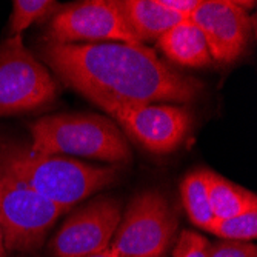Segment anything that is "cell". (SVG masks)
I'll list each match as a JSON object with an SVG mask.
<instances>
[{
    "label": "cell",
    "mask_w": 257,
    "mask_h": 257,
    "mask_svg": "<svg viewBox=\"0 0 257 257\" xmlns=\"http://www.w3.org/2000/svg\"><path fill=\"white\" fill-rule=\"evenodd\" d=\"M42 59L69 86L92 103H188L202 82L163 63L145 45L57 43L45 40Z\"/></svg>",
    "instance_id": "obj_1"
},
{
    "label": "cell",
    "mask_w": 257,
    "mask_h": 257,
    "mask_svg": "<svg viewBox=\"0 0 257 257\" xmlns=\"http://www.w3.org/2000/svg\"><path fill=\"white\" fill-rule=\"evenodd\" d=\"M0 167L65 213L117 177L114 167H96L68 157L39 154L30 147L14 144L0 145Z\"/></svg>",
    "instance_id": "obj_2"
},
{
    "label": "cell",
    "mask_w": 257,
    "mask_h": 257,
    "mask_svg": "<svg viewBox=\"0 0 257 257\" xmlns=\"http://www.w3.org/2000/svg\"><path fill=\"white\" fill-rule=\"evenodd\" d=\"M30 150L39 154H74L125 162L131 150L117 125L97 114L46 115L31 125Z\"/></svg>",
    "instance_id": "obj_3"
},
{
    "label": "cell",
    "mask_w": 257,
    "mask_h": 257,
    "mask_svg": "<svg viewBox=\"0 0 257 257\" xmlns=\"http://www.w3.org/2000/svg\"><path fill=\"white\" fill-rule=\"evenodd\" d=\"M65 211L0 167V226L7 251L39 248Z\"/></svg>",
    "instance_id": "obj_4"
},
{
    "label": "cell",
    "mask_w": 257,
    "mask_h": 257,
    "mask_svg": "<svg viewBox=\"0 0 257 257\" xmlns=\"http://www.w3.org/2000/svg\"><path fill=\"white\" fill-rule=\"evenodd\" d=\"M177 217L159 191L134 197L115 229L109 248L119 257H159L173 243Z\"/></svg>",
    "instance_id": "obj_5"
},
{
    "label": "cell",
    "mask_w": 257,
    "mask_h": 257,
    "mask_svg": "<svg viewBox=\"0 0 257 257\" xmlns=\"http://www.w3.org/2000/svg\"><path fill=\"white\" fill-rule=\"evenodd\" d=\"M56 96L54 79L25 48L20 36L0 43V117L37 109Z\"/></svg>",
    "instance_id": "obj_6"
},
{
    "label": "cell",
    "mask_w": 257,
    "mask_h": 257,
    "mask_svg": "<svg viewBox=\"0 0 257 257\" xmlns=\"http://www.w3.org/2000/svg\"><path fill=\"white\" fill-rule=\"evenodd\" d=\"M139 145L156 154L174 151L191 128V114L168 103H97Z\"/></svg>",
    "instance_id": "obj_7"
},
{
    "label": "cell",
    "mask_w": 257,
    "mask_h": 257,
    "mask_svg": "<svg viewBox=\"0 0 257 257\" xmlns=\"http://www.w3.org/2000/svg\"><path fill=\"white\" fill-rule=\"evenodd\" d=\"M48 42L142 45L128 28L117 2L86 0L60 10L51 20Z\"/></svg>",
    "instance_id": "obj_8"
},
{
    "label": "cell",
    "mask_w": 257,
    "mask_h": 257,
    "mask_svg": "<svg viewBox=\"0 0 257 257\" xmlns=\"http://www.w3.org/2000/svg\"><path fill=\"white\" fill-rule=\"evenodd\" d=\"M122 219L117 200L102 197L80 208L50 242V252L56 257H80L109 248Z\"/></svg>",
    "instance_id": "obj_9"
},
{
    "label": "cell",
    "mask_w": 257,
    "mask_h": 257,
    "mask_svg": "<svg viewBox=\"0 0 257 257\" xmlns=\"http://www.w3.org/2000/svg\"><path fill=\"white\" fill-rule=\"evenodd\" d=\"M248 7H254V2L200 0L190 17L202 31L209 56L216 62L231 63L245 53L251 33Z\"/></svg>",
    "instance_id": "obj_10"
},
{
    "label": "cell",
    "mask_w": 257,
    "mask_h": 257,
    "mask_svg": "<svg viewBox=\"0 0 257 257\" xmlns=\"http://www.w3.org/2000/svg\"><path fill=\"white\" fill-rule=\"evenodd\" d=\"M117 4L128 28L142 45L147 40H157L174 25L186 20L163 7L160 0H122Z\"/></svg>",
    "instance_id": "obj_11"
},
{
    "label": "cell",
    "mask_w": 257,
    "mask_h": 257,
    "mask_svg": "<svg viewBox=\"0 0 257 257\" xmlns=\"http://www.w3.org/2000/svg\"><path fill=\"white\" fill-rule=\"evenodd\" d=\"M157 46L170 60L182 66L203 68L211 62L202 31L186 19L157 39Z\"/></svg>",
    "instance_id": "obj_12"
},
{
    "label": "cell",
    "mask_w": 257,
    "mask_h": 257,
    "mask_svg": "<svg viewBox=\"0 0 257 257\" xmlns=\"http://www.w3.org/2000/svg\"><path fill=\"white\" fill-rule=\"evenodd\" d=\"M208 197L214 219H228L257 209V197L254 193L211 171H208Z\"/></svg>",
    "instance_id": "obj_13"
},
{
    "label": "cell",
    "mask_w": 257,
    "mask_h": 257,
    "mask_svg": "<svg viewBox=\"0 0 257 257\" xmlns=\"http://www.w3.org/2000/svg\"><path fill=\"white\" fill-rule=\"evenodd\" d=\"M180 196L190 220L206 229L214 219L208 197V170H197L186 176L180 185Z\"/></svg>",
    "instance_id": "obj_14"
},
{
    "label": "cell",
    "mask_w": 257,
    "mask_h": 257,
    "mask_svg": "<svg viewBox=\"0 0 257 257\" xmlns=\"http://www.w3.org/2000/svg\"><path fill=\"white\" fill-rule=\"evenodd\" d=\"M206 231L213 232L214 236L223 240L249 243L257 237V209H251V211H245L228 219H213Z\"/></svg>",
    "instance_id": "obj_15"
},
{
    "label": "cell",
    "mask_w": 257,
    "mask_h": 257,
    "mask_svg": "<svg viewBox=\"0 0 257 257\" xmlns=\"http://www.w3.org/2000/svg\"><path fill=\"white\" fill-rule=\"evenodd\" d=\"M57 10V4L51 0H16L13 2V14L10 20L11 37L20 36L34 22L42 20Z\"/></svg>",
    "instance_id": "obj_16"
},
{
    "label": "cell",
    "mask_w": 257,
    "mask_h": 257,
    "mask_svg": "<svg viewBox=\"0 0 257 257\" xmlns=\"http://www.w3.org/2000/svg\"><path fill=\"white\" fill-rule=\"evenodd\" d=\"M209 240L194 231L183 229L177 239L173 257H209Z\"/></svg>",
    "instance_id": "obj_17"
},
{
    "label": "cell",
    "mask_w": 257,
    "mask_h": 257,
    "mask_svg": "<svg viewBox=\"0 0 257 257\" xmlns=\"http://www.w3.org/2000/svg\"><path fill=\"white\" fill-rule=\"evenodd\" d=\"M209 257H257V248L252 243L222 240L209 248Z\"/></svg>",
    "instance_id": "obj_18"
},
{
    "label": "cell",
    "mask_w": 257,
    "mask_h": 257,
    "mask_svg": "<svg viewBox=\"0 0 257 257\" xmlns=\"http://www.w3.org/2000/svg\"><path fill=\"white\" fill-rule=\"evenodd\" d=\"M160 4L183 19H190L200 5V0H160Z\"/></svg>",
    "instance_id": "obj_19"
},
{
    "label": "cell",
    "mask_w": 257,
    "mask_h": 257,
    "mask_svg": "<svg viewBox=\"0 0 257 257\" xmlns=\"http://www.w3.org/2000/svg\"><path fill=\"white\" fill-rule=\"evenodd\" d=\"M80 257H119V254L115 252L112 248H108V249H105V251H100V252L88 254V255H80Z\"/></svg>",
    "instance_id": "obj_20"
},
{
    "label": "cell",
    "mask_w": 257,
    "mask_h": 257,
    "mask_svg": "<svg viewBox=\"0 0 257 257\" xmlns=\"http://www.w3.org/2000/svg\"><path fill=\"white\" fill-rule=\"evenodd\" d=\"M7 248H5V239H4V231L0 226V257H7Z\"/></svg>",
    "instance_id": "obj_21"
}]
</instances>
